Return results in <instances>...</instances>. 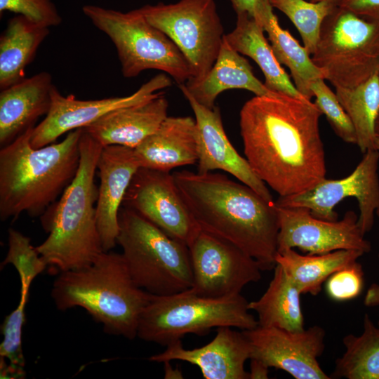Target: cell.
Here are the masks:
<instances>
[{
    "mask_svg": "<svg viewBox=\"0 0 379 379\" xmlns=\"http://www.w3.org/2000/svg\"><path fill=\"white\" fill-rule=\"evenodd\" d=\"M375 148L379 151V138H376L375 141Z\"/></svg>",
    "mask_w": 379,
    "mask_h": 379,
    "instance_id": "45",
    "label": "cell"
},
{
    "mask_svg": "<svg viewBox=\"0 0 379 379\" xmlns=\"http://www.w3.org/2000/svg\"><path fill=\"white\" fill-rule=\"evenodd\" d=\"M272 6L281 11L299 32L303 46L310 55L315 51L324 20L335 6L307 0H270Z\"/></svg>",
    "mask_w": 379,
    "mask_h": 379,
    "instance_id": "31",
    "label": "cell"
},
{
    "mask_svg": "<svg viewBox=\"0 0 379 379\" xmlns=\"http://www.w3.org/2000/svg\"><path fill=\"white\" fill-rule=\"evenodd\" d=\"M273 8L270 0H260L253 18L267 32L279 62L289 69L296 88L311 100L313 95L310 85L317 79H324L323 72L314 64L305 47L280 26Z\"/></svg>",
    "mask_w": 379,
    "mask_h": 379,
    "instance_id": "25",
    "label": "cell"
},
{
    "mask_svg": "<svg viewBox=\"0 0 379 379\" xmlns=\"http://www.w3.org/2000/svg\"><path fill=\"white\" fill-rule=\"evenodd\" d=\"M163 93L147 101L112 110L84 128L102 147L135 149L168 117V102Z\"/></svg>",
    "mask_w": 379,
    "mask_h": 379,
    "instance_id": "20",
    "label": "cell"
},
{
    "mask_svg": "<svg viewBox=\"0 0 379 379\" xmlns=\"http://www.w3.org/2000/svg\"><path fill=\"white\" fill-rule=\"evenodd\" d=\"M184 85L199 103L208 108L215 107L217 97L226 90L244 89L259 96L274 93L254 75L248 61L228 44L225 36L217 60L206 76L199 82Z\"/></svg>",
    "mask_w": 379,
    "mask_h": 379,
    "instance_id": "23",
    "label": "cell"
},
{
    "mask_svg": "<svg viewBox=\"0 0 379 379\" xmlns=\"http://www.w3.org/2000/svg\"><path fill=\"white\" fill-rule=\"evenodd\" d=\"M55 85L51 75L41 72L0 92V145L4 147L46 115Z\"/></svg>",
    "mask_w": 379,
    "mask_h": 379,
    "instance_id": "21",
    "label": "cell"
},
{
    "mask_svg": "<svg viewBox=\"0 0 379 379\" xmlns=\"http://www.w3.org/2000/svg\"><path fill=\"white\" fill-rule=\"evenodd\" d=\"M0 376L1 378H25V371L11 366L5 359L0 358Z\"/></svg>",
    "mask_w": 379,
    "mask_h": 379,
    "instance_id": "40",
    "label": "cell"
},
{
    "mask_svg": "<svg viewBox=\"0 0 379 379\" xmlns=\"http://www.w3.org/2000/svg\"><path fill=\"white\" fill-rule=\"evenodd\" d=\"M8 248L1 267L11 264L18 271L20 281V295H29L34 279L47 267L46 263L31 244L29 237L13 228L8 230Z\"/></svg>",
    "mask_w": 379,
    "mask_h": 379,
    "instance_id": "32",
    "label": "cell"
},
{
    "mask_svg": "<svg viewBox=\"0 0 379 379\" xmlns=\"http://www.w3.org/2000/svg\"><path fill=\"white\" fill-rule=\"evenodd\" d=\"M49 34V28L18 15L8 22L0 36V88L26 78L25 69Z\"/></svg>",
    "mask_w": 379,
    "mask_h": 379,
    "instance_id": "26",
    "label": "cell"
},
{
    "mask_svg": "<svg viewBox=\"0 0 379 379\" xmlns=\"http://www.w3.org/2000/svg\"><path fill=\"white\" fill-rule=\"evenodd\" d=\"M364 304L367 307L379 305V284L373 283L369 286L364 300ZM378 326L379 327V321Z\"/></svg>",
    "mask_w": 379,
    "mask_h": 379,
    "instance_id": "41",
    "label": "cell"
},
{
    "mask_svg": "<svg viewBox=\"0 0 379 379\" xmlns=\"http://www.w3.org/2000/svg\"><path fill=\"white\" fill-rule=\"evenodd\" d=\"M147 21L166 34L188 62L192 77L201 81L215 64L224 36V27L214 0H180L140 8Z\"/></svg>",
    "mask_w": 379,
    "mask_h": 379,
    "instance_id": "10",
    "label": "cell"
},
{
    "mask_svg": "<svg viewBox=\"0 0 379 379\" xmlns=\"http://www.w3.org/2000/svg\"><path fill=\"white\" fill-rule=\"evenodd\" d=\"M5 11L18 13L47 28L58 26L62 22L51 0H0V13Z\"/></svg>",
    "mask_w": 379,
    "mask_h": 379,
    "instance_id": "36",
    "label": "cell"
},
{
    "mask_svg": "<svg viewBox=\"0 0 379 379\" xmlns=\"http://www.w3.org/2000/svg\"><path fill=\"white\" fill-rule=\"evenodd\" d=\"M375 213H376L377 216L379 218V205H378V208H377V209L375 211Z\"/></svg>",
    "mask_w": 379,
    "mask_h": 379,
    "instance_id": "46",
    "label": "cell"
},
{
    "mask_svg": "<svg viewBox=\"0 0 379 379\" xmlns=\"http://www.w3.org/2000/svg\"><path fill=\"white\" fill-rule=\"evenodd\" d=\"M31 127L0 150V218L14 221L26 212L41 215L74 178L83 128L40 148L30 142Z\"/></svg>",
    "mask_w": 379,
    "mask_h": 379,
    "instance_id": "3",
    "label": "cell"
},
{
    "mask_svg": "<svg viewBox=\"0 0 379 379\" xmlns=\"http://www.w3.org/2000/svg\"><path fill=\"white\" fill-rule=\"evenodd\" d=\"M178 190L201 230L222 238L274 270L279 217L274 201L220 173H173Z\"/></svg>",
    "mask_w": 379,
    "mask_h": 379,
    "instance_id": "2",
    "label": "cell"
},
{
    "mask_svg": "<svg viewBox=\"0 0 379 379\" xmlns=\"http://www.w3.org/2000/svg\"><path fill=\"white\" fill-rule=\"evenodd\" d=\"M343 343L345 350L336 359L331 378L379 379V327L368 314L361 334H348Z\"/></svg>",
    "mask_w": 379,
    "mask_h": 379,
    "instance_id": "29",
    "label": "cell"
},
{
    "mask_svg": "<svg viewBox=\"0 0 379 379\" xmlns=\"http://www.w3.org/2000/svg\"><path fill=\"white\" fill-rule=\"evenodd\" d=\"M28 295H20L17 307L8 314L1 325L3 340L0 345V358L11 366L24 369L25 359L22 347V331L25 323V307Z\"/></svg>",
    "mask_w": 379,
    "mask_h": 379,
    "instance_id": "34",
    "label": "cell"
},
{
    "mask_svg": "<svg viewBox=\"0 0 379 379\" xmlns=\"http://www.w3.org/2000/svg\"><path fill=\"white\" fill-rule=\"evenodd\" d=\"M195 294L220 298L240 294L261 279V268L251 256L232 243L200 230L188 246Z\"/></svg>",
    "mask_w": 379,
    "mask_h": 379,
    "instance_id": "12",
    "label": "cell"
},
{
    "mask_svg": "<svg viewBox=\"0 0 379 379\" xmlns=\"http://www.w3.org/2000/svg\"><path fill=\"white\" fill-rule=\"evenodd\" d=\"M140 167L170 172L197 163V128L191 117H167L133 149Z\"/></svg>",
    "mask_w": 379,
    "mask_h": 379,
    "instance_id": "22",
    "label": "cell"
},
{
    "mask_svg": "<svg viewBox=\"0 0 379 379\" xmlns=\"http://www.w3.org/2000/svg\"><path fill=\"white\" fill-rule=\"evenodd\" d=\"M139 168L133 149L121 145L102 147L97 163L100 185L95 209L104 251H109L117 244L119 211Z\"/></svg>",
    "mask_w": 379,
    "mask_h": 379,
    "instance_id": "19",
    "label": "cell"
},
{
    "mask_svg": "<svg viewBox=\"0 0 379 379\" xmlns=\"http://www.w3.org/2000/svg\"><path fill=\"white\" fill-rule=\"evenodd\" d=\"M234 29L225 35L228 44L241 55L251 58L265 77V86L273 92L308 100L296 88L277 60L260 23L247 13L237 14Z\"/></svg>",
    "mask_w": 379,
    "mask_h": 379,
    "instance_id": "24",
    "label": "cell"
},
{
    "mask_svg": "<svg viewBox=\"0 0 379 379\" xmlns=\"http://www.w3.org/2000/svg\"><path fill=\"white\" fill-rule=\"evenodd\" d=\"M335 94L354 126L360 151L365 153L376 149L375 123L379 109V70L354 87L335 88Z\"/></svg>",
    "mask_w": 379,
    "mask_h": 379,
    "instance_id": "30",
    "label": "cell"
},
{
    "mask_svg": "<svg viewBox=\"0 0 379 379\" xmlns=\"http://www.w3.org/2000/svg\"><path fill=\"white\" fill-rule=\"evenodd\" d=\"M314 64L335 88H352L379 70V22L335 6L321 25Z\"/></svg>",
    "mask_w": 379,
    "mask_h": 379,
    "instance_id": "9",
    "label": "cell"
},
{
    "mask_svg": "<svg viewBox=\"0 0 379 379\" xmlns=\"http://www.w3.org/2000/svg\"><path fill=\"white\" fill-rule=\"evenodd\" d=\"M122 206L138 213L187 246L201 230L170 172L140 167L131 181Z\"/></svg>",
    "mask_w": 379,
    "mask_h": 379,
    "instance_id": "13",
    "label": "cell"
},
{
    "mask_svg": "<svg viewBox=\"0 0 379 379\" xmlns=\"http://www.w3.org/2000/svg\"><path fill=\"white\" fill-rule=\"evenodd\" d=\"M337 6L364 19L379 22V0H339Z\"/></svg>",
    "mask_w": 379,
    "mask_h": 379,
    "instance_id": "37",
    "label": "cell"
},
{
    "mask_svg": "<svg viewBox=\"0 0 379 379\" xmlns=\"http://www.w3.org/2000/svg\"><path fill=\"white\" fill-rule=\"evenodd\" d=\"M165 364V378H182V373L178 369H173L169 364V361L164 362Z\"/></svg>",
    "mask_w": 379,
    "mask_h": 379,
    "instance_id": "42",
    "label": "cell"
},
{
    "mask_svg": "<svg viewBox=\"0 0 379 379\" xmlns=\"http://www.w3.org/2000/svg\"><path fill=\"white\" fill-rule=\"evenodd\" d=\"M324 79L314 80L310 88L315 98L314 102L324 114L335 133L346 142L357 144L354 126L340 103L335 93L327 86Z\"/></svg>",
    "mask_w": 379,
    "mask_h": 379,
    "instance_id": "33",
    "label": "cell"
},
{
    "mask_svg": "<svg viewBox=\"0 0 379 379\" xmlns=\"http://www.w3.org/2000/svg\"><path fill=\"white\" fill-rule=\"evenodd\" d=\"M276 207L279 222L277 252L298 248L308 254L341 249L364 254L371 250V243L359 227L358 216L352 211H347L340 220L328 221L315 218L305 207Z\"/></svg>",
    "mask_w": 379,
    "mask_h": 379,
    "instance_id": "15",
    "label": "cell"
},
{
    "mask_svg": "<svg viewBox=\"0 0 379 379\" xmlns=\"http://www.w3.org/2000/svg\"><path fill=\"white\" fill-rule=\"evenodd\" d=\"M119 223L117 244L139 288L159 296L192 288L193 274L187 245L124 206L119 211Z\"/></svg>",
    "mask_w": 379,
    "mask_h": 379,
    "instance_id": "6",
    "label": "cell"
},
{
    "mask_svg": "<svg viewBox=\"0 0 379 379\" xmlns=\"http://www.w3.org/2000/svg\"><path fill=\"white\" fill-rule=\"evenodd\" d=\"M249 379H266L269 378V368L262 361L257 359H250Z\"/></svg>",
    "mask_w": 379,
    "mask_h": 379,
    "instance_id": "38",
    "label": "cell"
},
{
    "mask_svg": "<svg viewBox=\"0 0 379 379\" xmlns=\"http://www.w3.org/2000/svg\"><path fill=\"white\" fill-rule=\"evenodd\" d=\"M300 294L281 266L276 264L267 290L258 300L248 302V307L257 313L259 326L300 331L305 329Z\"/></svg>",
    "mask_w": 379,
    "mask_h": 379,
    "instance_id": "27",
    "label": "cell"
},
{
    "mask_svg": "<svg viewBox=\"0 0 379 379\" xmlns=\"http://www.w3.org/2000/svg\"><path fill=\"white\" fill-rule=\"evenodd\" d=\"M375 133L376 138H379V109L375 123Z\"/></svg>",
    "mask_w": 379,
    "mask_h": 379,
    "instance_id": "43",
    "label": "cell"
},
{
    "mask_svg": "<svg viewBox=\"0 0 379 379\" xmlns=\"http://www.w3.org/2000/svg\"><path fill=\"white\" fill-rule=\"evenodd\" d=\"M166 347L164 352L151 356L149 360L186 361L198 366L205 379H249L244 365L251 358V347L243 331H236L232 327L218 328L214 338L200 347L187 350L181 340Z\"/></svg>",
    "mask_w": 379,
    "mask_h": 379,
    "instance_id": "18",
    "label": "cell"
},
{
    "mask_svg": "<svg viewBox=\"0 0 379 379\" xmlns=\"http://www.w3.org/2000/svg\"><path fill=\"white\" fill-rule=\"evenodd\" d=\"M356 168L347 177L331 180L324 178L305 191L279 196L274 201L281 207H305L315 218L335 221L338 213L334 207L344 199L355 197L358 201V225L365 236L371 230L374 214L379 205V151L368 149Z\"/></svg>",
    "mask_w": 379,
    "mask_h": 379,
    "instance_id": "11",
    "label": "cell"
},
{
    "mask_svg": "<svg viewBox=\"0 0 379 379\" xmlns=\"http://www.w3.org/2000/svg\"><path fill=\"white\" fill-rule=\"evenodd\" d=\"M326 281V291L331 299L340 302L354 299L363 290L364 273L362 266L355 261L334 272Z\"/></svg>",
    "mask_w": 379,
    "mask_h": 379,
    "instance_id": "35",
    "label": "cell"
},
{
    "mask_svg": "<svg viewBox=\"0 0 379 379\" xmlns=\"http://www.w3.org/2000/svg\"><path fill=\"white\" fill-rule=\"evenodd\" d=\"M82 11L114 44L124 77L157 69L178 84L191 78L190 65L182 52L166 34L147 21L140 8L124 13L86 5Z\"/></svg>",
    "mask_w": 379,
    "mask_h": 379,
    "instance_id": "8",
    "label": "cell"
},
{
    "mask_svg": "<svg viewBox=\"0 0 379 379\" xmlns=\"http://www.w3.org/2000/svg\"><path fill=\"white\" fill-rule=\"evenodd\" d=\"M80 162L72 182L59 199L41 215L48 237L36 250L47 266L59 272L92 264L104 251L97 226L95 183L102 146L83 128Z\"/></svg>",
    "mask_w": 379,
    "mask_h": 379,
    "instance_id": "4",
    "label": "cell"
},
{
    "mask_svg": "<svg viewBox=\"0 0 379 379\" xmlns=\"http://www.w3.org/2000/svg\"><path fill=\"white\" fill-rule=\"evenodd\" d=\"M190 103L197 128V172L206 173L221 170L248 185L267 201H273L265 183L254 173L246 159L242 157L228 139L222 124L220 109L206 107L199 103L179 84Z\"/></svg>",
    "mask_w": 379,
    "mask_h": 379,
    "instance_id": "17",
    "label": "cell"
},
{
    "mask_svg": "<svg viewBox=\"0 0 379 379\" xmlns=\"http://www.w3.org/2000/svg\"><path fill=\"white\" fill-rule=\"evenodd\" d=\"M251 347L250 359L288 373L295 379H331L318 358L325 349L324 329L317 325L300 331L274 326L242 330Z\"/></svg>",
    "mask_w": 379,
    "mask_h": 379,
    "instance_id": "14",
    "label": "cell"
},
{
    "mask_svg": "<svg viewBox=\"0 0 379 379\" xmlns=\"http://www.w3.org/2000/svg\"><path fill=\"white\" fill-rule=\"evenodd\" d=\"M309 1H311V2H314V3H318V2H321V1H327V2H330V3H332L333 4H335V6H337L339 0H307Z\"/></svg>",
    "mask_w": 379,
    "mask_h": 379,
    "instance_id": "44",
    "label": "cell"
},
{
    "mask_svg": "<svg viewBox=\"0 0 379 379\" xmlns=\"http://www.w3.org/2000/svg\"><path fill=\"white\" fill-rule=\"evenodd\" d=\"M151 294L132 279L122 254L103 251L90 265L60 272L51 297L59 310H86L108 333L133 340Z\"/></svg>",
    "mask_w": 379,
    "mask_h": 379,
    "instance_id": "5",
    "label": "cell"
},
{
    "mask_svg": "<svg viewBox=\"0 0 379 379\" xmlns=\"http://www.w3.org/2000/svg\"><path fill=\"white\" fill-rule=\"evenodd\" d=\"M321 115L311 100L277 92L255 95L241 109L246 159L279 196L305 191L326 178Z\"/></svg>",
    "mask_w": 379,
    "mask_h": 379,
    "instance_id": "1",
    "label": "cell"
},
{
    "mask_svg": "<svg viewBox=\"0 0 379 379\" xmlns=\"http://www.w3.org/2000/svg\"><path fill=\"white\" fill-rule=\"evenodd\" d=\"M248 305L241 293L210 298L189 289L170 295L151 294L139 319L137 337L166 346L187 334L205 335L213 328L251 329L258 322Z\"/></svg>",
    "mask_w": 379,
    "mask_h": 379,
    "instance_id": "7",
    "label": "cell"
},
{
    "mask_svg": "<svg viewBox=\"0 0 379 379\" xmlns=\"http://www.w3.org/2000/svg\"><path fill=\"white\" fill-rule=\"evenodd\" d=\"M171 85L169 77L159 74L129 95L87 100L72 95L63 96L55 86L50 110L34 126L31 145L34 148H40L53 143L63 134L84 128L112 110L152 99L161 93V90Z\"/></svg>",
    "mask_w": 379,
    "mask_h": 379,
    "instance_id": "16",
    "label": "cell"
},
{
    "mask_svg": "<svg viewBox=\"0 0 379 379\" xmlns=\"http://www.w3.org/2000/svg\"><path fill=\"white\" fill-rule=\"evenodd\" d=\"M237 14L247 13L253 17L255 9L260 0H228Z\"/></svg>",
    "mask_w": 379,
    "mask_h": 379,
    "instance_id": "39",
    "label": "cell"
},
{
    "mask_svg": "<svg viewBox=\"0 0 379 379\" xmlns=\"http://www.w3.org/2000/svg\"><path fill=\"white\" fill-rule=\"evenodd\" d=\"M364 253L341 249L323 254L301 255L293 248L277 252L275 261L295 284L301 294L318 295L322 284L338 270L352 264Z\"/></svg>",
    "mask_w": 379,
    "mask_h": 379,
    "instance_id": "28",
    "label": "cell"
}]
</instances>
